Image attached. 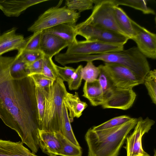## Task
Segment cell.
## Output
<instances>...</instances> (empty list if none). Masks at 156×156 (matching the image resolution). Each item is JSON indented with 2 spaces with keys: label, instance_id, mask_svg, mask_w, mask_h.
<instances>
[{
  "label": "cell",
  "instance_id": "d6986e66",
  "mask_svg": "<svg viewBox=\"0 0 156 156\" xmlns=\"http://www.w3.org/2000/svg\"><path fill=\"white\" fill-rule=\"evenodd\" d=\"M83 96L87 98L91 105H101L104 102L103 94L97 80L92 82L85 81L83 88Z\"/></svg>",
  "mask_w": 156,
  "mask_h": 156
},
{
  "label": "cell",
  "instance_id": "52a82bcc",
  "mask_svg": "<svg viewBox=\"0 0 156 156\" xmlns=\"http://www.w3.org/2000/svg\"><path fill=\"white\" fill-rule=\"evenodd\" d=\"M155 121L147 117L144 119L137 118V123L133 132L127 136L126 145L123 147L127 152L126 156H150L143 149L142 138L143 135L147 133L154 124Z\"/></svg>",
  "mask_w": 156,
  "mask_h": 156
},
{
  "label": "cell",
  "instance_id": "4dcf8cb0",
  "mask_svg": "<svg viewBox=\"0 0 156 156\" xmlns=\"http://www.w3.org/2000/svg\"><path fill=\"white\" fill-rule=\"evenodd\" d=\"M66 6L69 10L80 13L86 10L92 9L94 3L93 0H66Z\"/></svg>",
  "mask_w": 156,
  "mask_h": 156
},
{
  "label": "cell",
  "instance_id": "603a6c76",
  "mask_svg": "<svg viewBox=\"0 0 156 156\" xmlns=\"http://www.w3.org/2000/svg\"><path fill=\"white\" fill-rule=\"evenodd\" d=\"M56 134L62 146L60 156H82V152L80 146L75 145L59 132L56 133Z\"/></svg>",
  "mask_w": 156,
  "mask_h": 156
},
{
  "label": "cell",
  "instance_id": "e575fe53",
  "mask_svg": "<svg viewBox=\"0 0 156 156\" xmlns=\"http://www.w3.org/2000/svg\"><path fill=\"white\" fill-rule=\"evenodd\" d=\"M16 55L27 65L42 58L44 56L40 51H18Z\"/></svg>",
  "mask_w": 156,
  "mask_h": 156
},
{
  "label": "cell",
  "instance_id": "d6a6232c",
  "mask_svg": "<svg viewBox=\"0 0 156 156\" xmlns=\"http://www.w3.org/2000/svg\"><path fill=\"white\" fill-rule=\"evenodd\" d=\"M56 65L52 58L44 55L42 73L55 80L59 77L56 70Z\"/></svg>",
  "mask_w": 156,
  "mask_h": 156
},
{
  "label": "cell",
  "instance_id": "cb8c5ba5",
  "mask_svg": "<svg viewBox=\"0 0 156 156\" xmlns=\"http://www.w3.org/2000/svg\"><path fill=\"white\" fill-rule=\"evenodd\" d=\"M60 133L74 144L80 146L73 131L68 110L64 104L62 109V124Z\"/></svg>",
  "mask_w": 156,
  "mask_h": 156
},
{
  "label": "cell",
  "instance_id": "ac0fdd59",
  "mask_svg": "<svg viewBox=\"0 0 156 156\" xmlns=\"http://www.w3.org/2000/svg\"><path fill=\"white\" fill-rule=\"evenodd\" d=\"M0 156H38L24 147L20 141L16 142L0 139Z\"/></svg>",
  "mask_w": 156,
  "mask_h": 156
},
{
  "label": "cell",
  "instance_id": "277c9868",
  "mask_svg": "<svg viewBox=\"0 0 156 156\" xmlns=\"http://www.w3.org/2000/svg\"><path fill=\"white\" fill-rule=\"evenodd\" d=\"M68 92L60 77L48 89L44 114L40 130L60 133L63 100Z\"/></svg>",
  "mask_w": 156,
  "mask_h": 156
},
{
  "label": "cell",
  "instance_id": "74e56055",
  "mask_svg": "<svg viewBox=\"0 0 156 156\" xmlns=\"http://www.w3.org/2000/svg\"><path fill=\"white\" fill-rule=\"evenodd\" d=\"M43 57L30 64L27 65V69L28 76L37 73H42Z\"/></svg>",
  "mask_w": 156,
  "mask_h": 156
},
{
  "label": "cell",
  "instance_id": "83f0119b",
  "mask_svg": "<svg viewBox=\"0 0 156 156\" xmlns=\"http://www.w3.org/2000/svg\"><path fill=\"white\" fill-rule=\"evenodd\" d=\"M100 73L98 66H96L92 61L87 62L81 70L82 79L87 82H92L97 80Z\"/></svg>",
  "mask_w": 156,
  "mask_h": 156
},
{
  "label": "cell",
  "instance_id": "5bb4252c",
  "mask_svg": "<svg viewBox=\"0 0 156 156\" xmlns=\"http://www.w3.org/2000/svg\"><path fill=\"white\" fill-rule=\"evenodd\" d=\"M39 147L42 151L48 156L60 155L61 144L56 132L39 130Z\"/></svg>",
  "mask_w": 156,
  "mask_h": 156
},
{
  "label": "cell",
  "instance_id": "ba28073f",
  "mask_svg": "<svg viewBox=\"0 0 156 156\" xmlns=\"http://www.w3.org/2000/svg\"><path fill=\"white\" fill-rule=\"evenodd\" d=\"M78 35L86 40L124 45L129 39L121 34L104 28L90 24L78 26L75 25Z\"/></svg>",
  "mask_w": 156,
  "mask_h": 156
},
{
  "label": "cell",
  "instance_id": "e0dca14e",
  "mask_svg": "<svg viewBox=\"0 0 156 156\" xmlns=\"http://www.w3.org/2000/svg\"><path fill=\"white\" fill-rule=\"evenodd\" d=\"M63 102L69 112L68 114L71 123L73 121L74 118L80 117L88 106L86 102L80 100L78 93L76 92L74 94L68 92L65 96Z\"/></svg>",
  "mask_w": 156,
  "mask_h": 156
},
{
  "label": "cell",
  "instance_id": "7a4b0ae2",
  "mask_svg": "<svg viewBox=\"0 0 156 156\" xmlns=\"http://www.w3.org/2000/svg\"><path fill=\"white\" fill-rule=\"evenodd\" d=\"M137 118L118 126L94 131L90 128L85 136L88 147L87 156H118L130 131L133 129Z\"/></svg>",
  "mask_w": 156,
  "mask_h": 156
},
{
  "label": "cell",
  "instance_id": "44dd1931",
  "mask_svg": "<svg viewBox=\"0 0 156 156\" xmlns=\"http://www.w3.org/2000/svg\"><path fill=\"white\" fill-rule=\"evenodd\" d=\"M113 13L118 27L124 34L129 39L134 35L131 23V19L126 12L118 6H114Z\"/></svg>",
  "mask_w": 156,
  "mask_h": 156
},
{
  "label": "cell",
  "instance_id": "7402d4cb",
  "mask_svg": "<svg viewBox=\"0 0 156 156\" xmlns=\"http://www.w3.org/2000/svg\"><path fill=\"white\" fill-rule=\"evenodd\" d=\"M98 66L100 73L98 80L103 91L104 102L111 97L116 87L107 74L104 65H101Z\"/></svg>",
  "mask_w": 156,
  "mask_h": 156
},
{
  "label": "cell",
  "instance_id": "8d00e7d4",
  "mask_svg": "<svg viewBox=\"0 0 156 156\" xmlns=\"http://www.w3.org/2000/svg\"><path fill=\"white\" fill-rule=\"evenodd\" d=\"M56 68L59 76L63 81L67 83L75 70L73 68L67 66L62 67L56 65Z\"/></svg>",
  "mask_w": 156,
  "mask_h": 156
},
{
  "label": "cell",
  "instance_id": "ffe728a7",
  "mask_svg": "<svg viewBox=\"0 0 156 156\" xmlns=\"http://www.w3.org/2000/svg\"><path fill=\"white\" fill-rule=\"evenodd\" d=\"M75 25L62 24L44 30L59 37L69 45L77 40L76 36L78 34Z\"/></svg>",
  "mask_w": 156,
  "mask_h": 156
},
{
  "label": "cell",
  "instance_id": "1f68e13d",
  "mask_svg": "<svg viewBox=\"0 0 156 156\" xmlns=\"http://www.w3.org/2000/svg\"><path fill=\"white\" fill-rule=\"evenodd\" d=\"M42 31L34 33L26 39L23 46L18 50V51H40Z\"/></svg>",
  "mask_w": 156,
  "mask_h": 156
},
{
  "label": "cell",
  "instance_id": "f546056e",
  "mask_svg": "<svg viewBox=\"0 0 156 156\" xmlns=\"http://www.w3.org/2000/svg\"><path fill=\"white\" fill-rule=\"evenodd\" d=\"M133 118L127 115H122L110 120L92 128L94 131H98L115 127L131 120Z\"/></svg>",
  "mask_w": 156,
  "mask_h": 156
},
{
  "label": "cell",
  "instance_id": "30bf717a",
  "mask_svg": "<svg viewBox=\"0 0 156 156\" xmlns=\"http://www.w3.org/2000/svg\"><path fill=\"white\" fill-rule=\"evenodd\" d=\"M124 45L98 41L77 40L69 45L66 53L81 55L100 54L122 50Z\"/></svg>",
  "mask_w": 156,
  "mask_h": 156
},
{
  "label": "cell",
  "instance_id": "d4e9b609",
  "mask_svg": "<svg viewBox=\"0 0 156 156\" xmlns=\"http://www.w3.org/2000/svg\"><path fill=\"white\" fill-rule=\"evenodd\" d=\"M112 1L115 6L125 5L140 10L144 14H155L154 11L147 6L146 0H112Z\"/></svg>",
  "mask_w": 156,
  "mask_h": 156
},
{
  "label": "cell",
  "instance_id": "f1b7e54d",
  "mask_svg": "<svg viewBox=\"0 0 156 156\" xmlns=\"http://www.w3.org/2000/svg\"><path fill=\"white\" fill-rule=\"evenodd\" d=\"M144 84L153 103L156 104V70H150L145 76Z\"/></svg>",
  "mask_w": 156,
  "mask_h": 156
},
{
  "label": "cell",
  "instance_id": "9a60e30c",
  "mask_svg": "<svg viewBox=\"0 0 156 156\" xmlns=\"http://www.w3.org/2000/svg\"><path fill=\"white\" fill-rule=\"evenodd\" d=\"M48 0H0V9L8 17H18L29 7Z\"/></svg>",
  "mask_w": 156,
  "mask_h": 156
},
{
  "label": "cell",
  "instance_id": "d590c367",
  "mask_svg": "<svg viewBox=\"0 0 156 156\" xmlns=\"http://www.w3.org/2000/svg\"><path fill=\"white\" fill-rule=\"evenodd\" d=\"M83 67L82 65H80L75 69L70 80L68 82L69 90H76L80 87L83 80L81 74V70Z\"/></svg>",
  "mask_w": 156,
  "mask_h": 156
},
{
  "label": "cell",
  "instance_id": "836d02e7",
  "mask_svg": "<svg viewBox=\"0 0 156 156\" xmlns=\"http://www.w3.org/2000/svg\"><path fill=\"white\" fill-rule=\"evenodd\" d=\"M33 80L35 87L47 89L51 86L55 80L43 73L34 74L29 76Z\"/></svg>",
  "mask_w": 156,
  "mask_h": 156
},
{
  "label": "cell",
  "instance_id": "8992f818",
  "mask_svg": "<svg viewBox=\"0 0 156 156\" xmlns=\"http://www.w3.org/2000/svg\"><path fill=\"white\" fill-rule=\"evenodd\" d=\"M93 1L95 5L91 15L84 21L76 25L80 26L90 24L96 26L126 37L116 23L113 13V7L115 5L112 0Z\"/></svg>",
  "mask_w": 156,
  "mask_h": 156
},
{
  "label": "cell",
  "instance_id": "8fae6325",
  "mask_svg": "<svg viewBox=\"0 0 156 156\" xmlns=\"http://www.w3.org/2000/svg\"><path fill=\"white\" fill-rule=\"evenodd\" d=\"M134 35L131 39L138 50L147 58H156V35L131 19Z\"/></svg>",
  "mask_w": 156,
  "mask_h": 156
},
{
  "label": "cell",
  "instance_id": "9c48e42d",
  "mask_svg": "<svg viewBox=\"0 0 156 156\" xmlns=\"http://www.w3.org/2000/svg\"><path fill=\"white\" fill-rule=\"evenodd\" d=\"M105 70L114 86L124 89H133L144 84L131 70L123 66L113 63H105Z\"/></svg>",
  "mask_w": 156,
  "mask_h": 156
},
{
  "label": "cell",
  "instance_id": "7c38bea8",
  "mask_svg": "<svg viewBox=\"0 0 156 156\" xmlns=\"http://www.w3.org/2000/svg\"><path fill=\"white\" fill-rule=\"evenodd\" d=\"M136 95L133 89L116 87L111 96L101 105L103 108L126 110L133 105Z\"/></svg>",
  "mask_w": 156,
  "mask_h": 156
},
{
  "label": "cell",
  "instance_id": "2e32d148",
  "mask_svg": "<svg viewBox=\"0 0 156 156\" xmlns=\"http://www.w3.org/2000/svg\"><path fill=\"white\" fill-rule=\"evenodd\" d=\"M13 28L0 36V56L7 52L23 47L26 42L23 35L16 34Z\"/></svg>",
  "mask_w": 156,
  "mask_h": 156
},
{
  "label": "cell",
  "instance_id": "4316f807",
  "mask_svg": "<svg viewBox=\"0 0 156 156\" xmlns=\"http://www.w3.org/2000/svg\"><path fill=\"white\" fill-rule=\"evenodd\" d=\"M48 88L35 87V95L39 126L42 122L43 117Z\"/></svg>",
  "mask_w": 156,
  "mask_h": 156
},
{
  "label": "cell",
  "instance_id": "484cf974",
  "mask_svg": "<svg viewBox=\"0 0 156 156\" xmlns=\"http://www.w3.org/2000/svg\"><path fill=\"white\" fill-rule=\"evenodd\" d=\"M27 66V64L16 55L9 69L11 77L15 80H20L28 76Z\"/></svg>",
  "mask_w": 156,
  "mask_h": 156
},
{
  "label": "cell",
  "instance_id": "4fadbf2b",
  "mask_svg": "<svg viewBox=\"0 0 156 156\" xmlns=\"http://www.w3.org/2000/svg\"><path fill=\"white\" fill-rule=\"evenodd\" d=\"M69 45L67 42L59 37L45 30L42 31L40 50L44 55L52 58Z\"/></svg>",
  "mask_w": 156,
  "mask_h": 156
},
{
  "label": "cell",
  "instance_id": "3957f363",
  "mask_svg": "<svg viewBox=\"0 0 156 156\" xmlns=\"http://www.w3.org/2000/svg\"><path fill=\"white\" fill-rule=\"evenodd\" d=\"M82 62L101 60L107 63H113L125 66L131 70L143 82L150 70L147 58L136 47L126 50L100 54L83 55Z\"/></svg>",
  "mask_w": 156,
  "mask_h": 156
},
{
  "label": "cell",
  "instance_id": "5b68a950",
  "mask_svg": "<svg viewBox=\"0 0 156 156\" xmlns=\"http://www.w3.org/2000/svg\"><path fill=\"white\" fill-rule=\"evenodd\" d=\"M80 17L79 12L70 10L65 5L62 7L57 6L41 14L27 30L34 33L62 24L75 25Z\"/></svg>",
  "mask_w": 156,
  "mask_h": 156
},
{
  "label": "cell",
  "instance_id": "f35d334b",
  "mask_svg": "<svg viewBox=\"0 0 156 156\" xmlns=\"http://www.w3.org/2000/svg\"><path fill=\"white\" fill-rule=\"evenodd\" d=\"M154 156H156V151L155 149L154 150Z\"/></svg>",
  "mask_w": 156,
  "mask_h": 156
},
{
  "label": "cell",
  "instance_id": "6da1fadb",
  "mask_svg": "<svg viewBox=\"0 0 156 156\" xmlns=\"http://www.w3.org/2000/svg\"><path fill=\"white\" fill-rule=\"evenodd\" d=\"M15 59L0 56V118L35 154L39 148L35 87L29 76L20 80L11 77L9 69Z\"/></svg>",
  "mask_w": 156,
  "mask_h": 156
}]
</instances>
